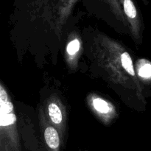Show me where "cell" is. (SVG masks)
Wrapping results in <instances>:
<instances>
[{"label":"cell","mask_w":151,"mask_h":151,"mask_svg":"<svg viewBox=\"0 0 151 151\" xmlns=\"http://www.w3.org/2000/svg\"><path fill=\"white\" fill-rule=\"evenodd\" d=\"M44 138L48 147L52 150H56L60 145L58 133L53 127H48L44 131Z\"/></svg>","instance_id":"2"},{"label":"cell","mask_w":151,"mask_h":151,"mask_svg":"<svg viewBox=\"0 0 151 151\" xmlns=\"http://www.w3.org/2000/svg\"><path fill=\"white\" fill-rule=\"evenodd\" d=\"M1 117V120H0V125L1 127L8 126V125H12L16 121V116H15L14 114H8L4 115H0Z\"/></svg>","instance_id":"6"},{"label":"cell","mask_w":151,"mask_h":151,"mask_svg":"<svg viewBox=\"0 0 151 151\" xmlns=\"http://www.w3.org/2000/svg\"><path fill=\"white\" fill-rule=\"evenodd\" d=\"M48 110L49 115H50L52 122H54L55 124L61 123L63 120V116H62L61 111L59 109L58 106L55 103H51L49 106Z\"/></svg>","instance_id":"3"},{"label":"cell","mask_w":151,"mask_h":151,"mask_svg":"<svg viewBox=\"0 0 151 151\" xmlns=\"http://www.w3.org/2000/svg\"><path fill=\"white\" fill-rule=\"evenodd\" d=\"M139 74L144 78H151V63H147L142 66L139 70Z\"/></svg>","instance_id":"8"},{"label":"cell","mask_w":151,"mask_h":151,"mask_svg":"<svg viewBox=\"0 0 151 151\" xmlns=\"http://www.w3.org/2000/svg\"><path fill=\"white\" fill-rule=\"evenodd\" d=\"M80 49V42L78 39H75L71 41L66 47V51L70 55H73Z\"/></svg>","instance_id":"9"},{"label":"cell","mask_w":151,"mask_h":151,"mask_svg":"<svg viewBox=\"0 0 151 151\" xmlns=\"http://www.w3.org/2000/svg\"><path fill=\"white\" fill-rule=\"evenodd\" d=\"M84 1L89 4H98L100 7H106L118 17L122 15V10H121L122 7L119 0H84Z\"/></svg>","instance_id":"1"},{"label":"cell","mask_w":151,"mask_h":151,"mask_svg":"<svg viewBox=\"0 0 151 151\" xmlns=\"http://www.w3.org/2000/svg\"><path fill=\"white\" fill-rule=\"evenodd\" d=\"M8 100V97H7V94L3 86L0 87V103H4V102Z\"/></svg>","instance_id":"10"},{"label":"cell","mask_w":151,"mask_h":151,"mask_svg":"<svg viewBox=\"0 0 151 151\" xmlns=\"http://www.w3.org/2000/svg\"><path fill=\"white\" fill-rule=\"evenodd\" d=\"M93 105L94 108L98 112L102 114L109 113L110 111V107H109V103L106 101L103 100V99L96 98L93 100Z\"/></svg>","instance_id":"5"},{"label":"cell","mask_w":151,"mask_h":151,"mask_svg":"<svg viewBox=\"0 0 151 151\" xmlns=\"http://www.w3.org/2000/svg\"><path fill=\"white\" fill-rule=\"evenodd\" d=\"M121 63H122V67L125 69V70L128 72L129 75L134 76L135 75V71H134V65H133L132 59L128 52H124L122 53L120 56Z\"/></svg>","instance_id":"4"},{"label":"cell","mask_w":151,"mask_h":151,"mask_svg":"<svg viewBox=\"0 0 151 151\" xmlns=\"http://www.w3.org/2000/svg\"><path fill=\"white\" fill-rule=\"evenodd\" d=\"M13 111V104L9 100L4 103H0V115L12 114Z\"/></svg>","instance_id":"7"}]
</instances>
